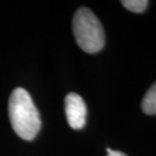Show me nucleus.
Returning a JSON list of instances; mask_svg holds the SVG:
<instances>
[{
	"label": "nucleus",
	"instance_id": "nucleus-1",
	"mask_svg": "<svg viewBox=\"0 0 156 156\" xmlns=\"http://www.w3.org/2000/svg\"><path fill=\"white\" fill-rule=\"evenodd\" d=\"M8 113L13 129L23 140H33L41 129V117L29 93L15 88L8 101Z\"/></svg>",
	"mask_w": 156,
	"mask_h": 156
},
{
	"label": "nucleus",
	"instance_id": "nucleus-2",
	"mask_svg": "<svg viewBox=\"0 0 156 156\" xmlns=\"http://www.w3.org/2000/svg\"><path fill=\"white\" fill-rule=\"evenodd\" d=\"M73 34L78 45L87 53H96L105 44L102 23L93 12L82 7L73 17Z\"/></svg>",
	"mask_w": 156,
	"mask_h": 156
},
{
	"label": "nucleus",
	"instance_id": "nucleus-3",
	"mask_svg": "<svg viewBox=\"0 0 156 156\" xmlns=\"http://www.w3.org/2000/svg\"><path fill=\"white\" fill-rule=\"evenodd\" d=\"M65 112L68 125L74 129H81L86 125L87 106L83 98L75 93H69L65 98Z\"/></svg>",
	"mask_w": 156,
	"mask_h": 156
},
{
	"label": "nucleus",
	"instance_id": "nucleus-4",
	"mask_svg": "<svg viewBox=\"0 0 156 156\" xmlns=\"http://www.w3.org/2000/svg\"><path fill=\"white\" fill-rule=\"evenodd\" d=\"M141 106L146 115H156V82L146 93Z\"/></svg>",
	"mask_w": 156,
	"mask_h": 156
},
{
	"label": "nucleus",
	"instance_id": "nucleus-5",
	"mask_svg": "<svg viewBox=\"0 0 156 156\" xmlns=\"http://www.w3.org/2000/svg\"><path fill=\"white\" fill-rule=\"evenodd\" d=\"M148 4L149 2L147 0H124L122 1V5L133 13H144L147 9Z\"/></svg>",
	"mask_w": 156,
	"mask_h": 156
},
{
	"label": "nucleus",
	"instance_id": "nucleus-6",
	"mask_svg": "<svg viewBox=\"0 0 156 156\" xmlns=\"http://www.w3.org/2000/svg\"><path fill=\"white\" fill-rule=\"evenodd\" d=\"M108 151V156H127L126 154H124L122 151H111L110 148L106 149Z\"/></svg>",
	"mask_w": 156,
	"mask_h": 156
}]
</instances>
